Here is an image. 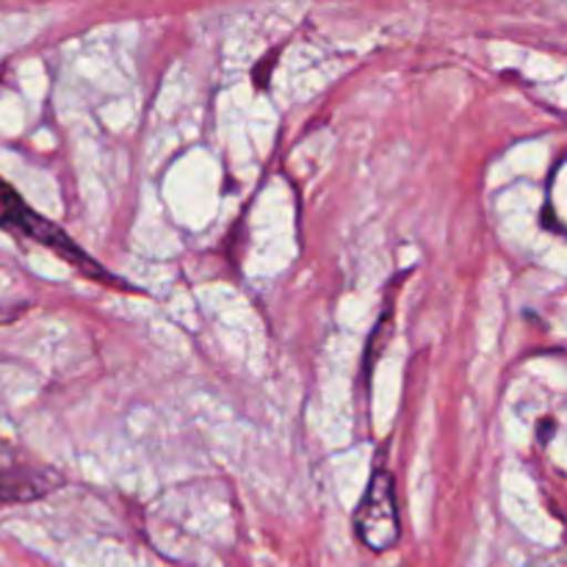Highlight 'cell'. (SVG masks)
Wrapping results in <instances>:
<instances>
[{
    "instance_id": "6da1fadb",
    "label": "cell",
    "mask_w": 567,
    "mask_h": 567,
    "mask_svg": "<svg viewBox=\"0 0 567 567\" xmlns=\"http://www.w3.org/2000/svg\"><path fill=\"white\" fill-rule=\"evenodd\" d=\"M0 227L22 233V236H28V238H37L39 244L55 249L61 258L70 260L75 269H81L83 275L94 277V280H109V282H116V286H122V282L116 280V277H111L103 266L94 264V260L89 258V255L83 252V249L78 247V244L72 241L64 230H61V227H55L53 221H48L44 216H39L33 208H28L25 199H22L14 188L6 186L3 181H0Z\"/></svg>"
},
{
    "instance_id": "3957f363",
    "label": "cell",
    "mask_w": 567,
    "mask_h": 567,
    "mask_svg": "<svg viewBox=\"0 0 567 567\" xmlns=\"http://www.w3.org/2000/svg\"><path fill=\"white\" fill-rule=\"evenodd\" d=\"M61 474L39 460L28 457L22 449L0 441V502H37L61 487Z\"/></svg>"
},
{
    "instance_id": "277c9868",
    "label": "cell",
    "mask_w": 567,
    "mask_h": 567,
    "mask_svg": "<svg viewBox=\"0 0 567 567\" xmlns=\"http://www.w3.org/2000/svg\"><path fill=\"white\" fill-rule=\"evenodd\" d=\"M258 72H260V78H255V83H258V86L264 89L266 86V75H269V72H271V55L266 61H260V66H258V70H255V75H258Z\"/></svg>"
},
{
    "instance_id": "7a4b0ae2",
    "label": "cell",
    "mask_w": 567,
    "mask_h": 567,
    "mask_svg": "<svg viewBox=\"0 0 567 567\" xmlns=\"http://www.w3.org/2000/svg\"><path fill=\"white\" fill-rule=\"evenodd\" d=\"M354 532H358V540L374 554L391 551L402 537L396 491H393V476L388 471L377 468L371 476L369 491L363 493L358 509H354Z\"/></svg>"
}]
</instances>
